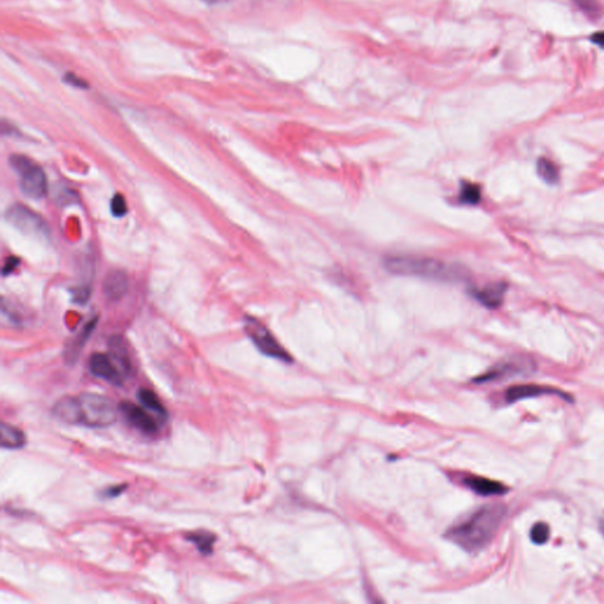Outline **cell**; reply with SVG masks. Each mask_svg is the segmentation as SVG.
Wrapping results in <instances>:
<instances>
[{
	"mask_svg": "<svg viewBox=\"0 0 604 604\" xmlns=\"http://www.w3.org/2000/svg\"><path fill=\"white\" fill-rule=\"evenodd\" d=\"M119 410L138 431L143 432L145 435H155L158 432L156 419L148 413L143 406L135 405L130 402H123L119 404Z\"/></svg>",
	"mask_w": 604,
	"mask_h": 604,
	"instance_id": "8",
	"label": "cell"
},
{
	"mask_svg": "<svg viewBox=\"0 0 604 604\" xmlns=\"http://www.w3.org/2000/svg\"><path fill=\"white\" fill-rule=\"evenodd\" d=\"M18 258H9L5 262L4 267H3V275L6 276V275H9L10 273H12L14 269H16V267L18 266Z\"/></svg>",
	"mask_w": 604,
	"mask_h": 604,
	"instance_id": "26",
	"label": "cell"
},
{
	"mask_svg": "<svg viewBox=\"0 0 604 604\" xmlns=\"http://www.w3.org/2000/svg\"><path fill=\"white\" fill-rule=\"evenodd\" d=\"M111 214L116 217H123L128 213L127 201L124 199V196L121 194L114 195L111 200L110 204Z\"/></svg>",
	"mask_w": 604,
	"mask_h": 604,
	"instance_id": "23",
	"label": "cell"
},
{
	"mask_svg": "<svg viewBox=\"0 0 604 604\" xmlns=\"http://www.w3.org/2000/svg\"><path fill=\"white\" fill-rule=\"evenodd\" d=\"M109 355L117 365L119 371L122 372L124 378H128L132 372V363H131L130 354L128 351L127 345L124 340L119 337H114L109 343Z\"/></svg>",
	"mask_w": 604,
	"mask_h": 604,
	"instance_id": "13",
	"label": "cell"
},
{
	"mask_svg": "<svg viewBox=\"0 0 604 604\" xmlns=\"http://www.w3.org/2000/svg\"><path fill=\"white\" fill-rule=\"evenodd\" d=\"M386 271L397 275L418 276L424 279L455 282L465 278V271L457 265L437 258L414 255H389L384 258Z\"/></svg>",
	"mask_w": 604,
	"mask_h": 604,
	"instance_id": "3",
	"label": "cell"
},
{
	"mask_svg": "<svg viewBox=\"0 0 604 604\" xmlns=\"http://www.w3.org/2000/svg\"><path fill=\"white\" fill-rule=\"evenodd\" d=\"M137 399L147 410L150 411L154 414H156L158 419L167 420V418H168V411L165 409V405L162 404L160 398L157 397L156 393L152 392V389L142 387L137 392Z\"/></svg>",
	"mask_w": 604,
	"mask_h": 604,
	"instance_id": "16",
	"label": "cell"
},
{
	"mask_svg": "<svg viewBox=\"0 0 604 604\" xmlns=\"http://www.w3.org/2000/svg\"><path fill=\"white\" fill-rule=\"evenodd\" d=\"M89 370L93 376L114 386H122L125 379L110 355L104 353H95L90 357Z\"/></svg>",
	"mask_w": 604,
	"mask_h": 604,
	"instance_id": "7",
	"label": "cell"
},
{
	"mask_svg": "<svg viewBox=\"0 0 604 604\" xmlns=\"http://www.w3.org/2000/svg\"><path fill=\"white\" fill-rule=\"evenodd\" d=\"M129 289V278L123 271L114 269L106 275L103 282V292L110 300H119Z\"/></svg>",
	"mask_w": 604,
	"mask_h": 604,
	"instance_id": "12",
	"label": "cell"
},
{
	"mask_svg": "<svg viewBox=\"0 0 604 604\" xmlns=\"http://www.w3.org/2000/svg\"><path fill=\"white\" fill-rule=\"evenodd\" d=\"M482 199V189L476 183L463 182L459 191V202L461 204L476 206Z\"/></svg>",
	"mask_w": 604,
	"mask_h": 604,
	"instance_id": "20",
	"label": "cell"
},
{
	"mask_svg": "<svg viewBox=\"0 0 604 604\" xmlns=\"http://www.w3.org/2000/svg\"><path fill=\"white\" fill-rule=\"evenodd\" d=\"M203 1H206L207 4H217L220 0H203Z\"/></svg>",
	"mask_w": 604,
	"mask_h": 604,
	"instance_id": "28",
	"label": "cell"
},
{
	"mask_svg": "<svg viewBox=\"0 0 604 604\" xmlns=\"http://www.w3.org/2000/svg\"><path fill=\"white\" fill-rule=\"evenodd\" d=\"M52 413L62 423L93 428L111 426L117 419L114 402L106 396L91 392L60 398Z\"/></svg>",
	"mask_w": 604,
	"mask_h": 604,
	"instance_id": "1",
	"label": "cell"
},
{
	"mask_svg": "<svg viewBox=\"0 0 604 604\" xmlns=\"http://www.w3.org/2000/svg\"><path fill=\"white\" fill-rule=\"evenodd\" d=\"M505 514L503 505H485L448 529L446 537L466 551L474 553L490 543Z\"/></svg>",
	"mask_w": 604,
	"mask_h": 604,
	"instance_id": "2",
	"label": "cell"
},
{
	"mask_svg": "<svg viewBox=\"0 0 604 604\" xmlns=\"http://www.w3.org/2000/svg\"><path fill=\"white\" fill-rule=\"evenodd\" d=\"M186 541L191 542L202 555H210L216 542L214 533L206 530H197L186 535Z\"/></svg>",
	"mask_w": 604,
	"mask_h": 604,
	"instance_id": "17",
	"label": "cell"
},
{
	"mask_svg": "<svg viewBox=\"0 0 604 604\" xmlns=\"http://www.w3.org/2000/svg\"><path fill=\"white\" fill-rule=\"evenodd\" d=\"M1 448L18 450L26 445V435L12 424L1 423Z\"/></svg>",
	"mask_w": 604,
	"mask_h": 604,
	"instance_id": "15",
	"label": "cell"
},
{
	"mask_svg": "<svg viewBox=\"0 0 604 604\" xmlns=\"http://www.w3.org/2000/svg\"><path fill=\"white\" fill-rule=\"evenodd\" d=\"M64 81L72 85V86H75V88H80V89H88L89 88V85L84 80H82L81 77L76 76L73 73H67L65 77H64Z\"/></svg>",
	"mask_w": 604,
	"mask_h": 604,
	"instance_id": "24",
	"label": "cell"
},
{
	"mask_svg": "<svg viewBox=\"0 0 604 604\" xmlns=\"http://www.w3.org/2000/svg\"><path fill=\"white\" fill-rule=\"evenodd\" d=\"M587 16L597 18L602 12L600 3L597 0H572Z\"/></svg>",
	"mask_w": 604,
	"mask_h": 604,
	"instance_id": "21",
	"label": "cell"
},
{
	"mask_svg": "<svg viewBox=\"0 0 604 604\" xmlns=\"http://www.w3.org/2000/svg\"><path fill=\"white\" fill-rule=\"evenodd\" d=\"M245 330L248 334V337L252 339L254 345L258 347V351L267 357L274 358V359L285 361V363L292 361V357L275 339L271 330H268L266 326L262 325L261 322H258L256 319L250 317H245Z\"/></svg>",
	"mask_w": 604,
	"mask_h": 604,
	"instance_id": "5",
	"label": "cell"
},
{
	"mask_svg": "<svg viewBox=\"0 0 604 604\" xmlns=\"http://www.w3.org/2000/svg\"><path fill=\"white\" fill-rule=\"evenodd\" d=\"M537 173L548 184H556L559 180L557 165L548 158L542 157L537 161Z\"/></svg>",
	"mask_w": 604,
	"mask_h": 604,
	"instance_id": "19",
	"label": "cell"
},
{
	"mask_svg": "<svg viewBox=\"0 0 604 604\" xmlns=\"http://www.w3.org/2000/svg\"><path fill=\"white\" fill-rule=\"evenodd\" d=\"M590 40L596 45H599V47L604 49V31L592 34V37H590Z\"/></svg>",
	"mask_w": 604,
	"mask_h": 604,
	"instance_id": "27",
	"label": "cell"
},
{
	"mask_svg": "<svg viewBox=\"0 0 604 604\" xmlns=\"http://www.w3.org/2000/svg\"><path fill=\"white\" fill-rule=\"evenodd\" d=\"M6 220L19 232L47 239L50 234L49 227L42 217L25 206L16 204L6 212Z\"/></svg>",
	"mask_w": 604,
	"mask_h": 604,
	"instance_id": "6",
	"label": "cell"
},
{
	"mask_svg": "<svg viewBox=\"0 0 604 604\" xmlns=\"http://www.w3.org/2000/svg\"><path fill=\"white\" fill-rule=\"evenodd\" d=\"M549 527L545 523H537L531 530V541L535 544H544L549 540Z\"/></svg>",
	"mask_w": 604,
	"mask_h": 604,
	"instance_id": "22",
	"label": "cell"
},
{
	"mask_svg": "<svg viewBox=\"0 0 604 604\" xmlns=\"http://www.w3.org/2000/svg\"><path fill=\"white\" fill-rule=\"evenodd\" d=\"M530 368V361L525 359H511L499 363L497 366L491 368L489 372L483 376H478L477 383H487V381L499 380L504 378L516 376L520 373L525 372Z\"/></svg>",
	"mask_w": 604,
	"mask_h": 604,
	"instance_id": "9",
	"label": "cell"
},
{
	"mask_svg": "<svg viewBox=\"0 0 604 604\" xmlns=\"http://www.w3.org/2000/svg\"><path fill=\"white\" fill-rule=\"evenodd\" d=\"M10 165L19 178L23 194L31 200H42L47 194V175L42 167L25 155H12Z\"/></svg>",
	"mask_w": 604,
	"mask_h": 604,
	"instance_id": "4",
	"label": "cell"
},
{
	"mask_svg": "<svg viewBox=\"0 0 604 604\" xmlns=\"http://www.w3.org/2000/svg\"><path fill=\"white\" fill-rule=\"evenodd\" d=\"M125 487H127V485L111 486V487L106 489V490L103 492V496L106 497V498H114V497H117V496H119L122 492H124Z\"/></svg>",
	"mask_w": 604,
	"mask_h": 604,
	"instance_id": "25",
	"label": "cell"
},
{
	"mask_svg": "<svg viewBox=\"0 0 604 604\" xmlns=\"http://www.w3.org/2000/svg\"><path fill=\"white\" fill-rule=\"evenodd\" d=\"M463 482L471 490L474 491L476 494H482V496H498V494H505L507 491L503 484L494 482L487 478L478 477V476H468L464 478Z\"/></svg>",
	"mask_w": 604,
	"mask_h": 604,
	"instance_id": "14",
	"label": "cell"
},
{
	"mask_svg": "<svg viewBox=\"0 0 604 604\" xmlns=\"http://www.w3.org/2000/svg\"><path fill=\"white\" fill-rule=\"evenodd\" d=\"M543 394H557L562 396L564 399H569L566 393L561 392L558 389L546 387V386H540V385H520V386H514L510 389H507L505 393V399L507 402H515L528 398L538 397Z\"/></svg>",
	"mask_w": 604,
	"mask_h": 604,
	"instance_id": "11",
	"label": "cell"
},
{
	"mask_svg": "<svg viewBox=\"0 0 604 604\" xmlns=\"http://www.w3.org/2000/svg\"><path fill=\"white\" fill-rule=\"evenodd\" d=\"M95 327H96V322L93 320V322H89L88 325L85 326L81 333L77 335L75 341L68 347L67 353H65V358H67L68 361H70V363H75V360H77V358H78V355L81 353L82 348L84 347L85 343L88 341V339L90 338V335L93 333V330H95Z\"/></svg>",
	"mask_w": 604,
	"mask_h": 604,
	"instance_id": "18",
	"label": "cell"
},
{
	"mask_svg": "<svg viewBox=\"0 0 604 604\" xmlns=\"http://www.w3.org/2000/svg\"><path fill=\"white\" fill-rule=\"evenodd\" d=\"M505 292L507 285L503 282L491 283L485 287H474L469 291L470 295L487 309H498L503 304Z\"/></svg>",
	"mask_w": 604,
	"mask_h": 604,
	"instance_id": "10",
	"label": "cell"
}]
</instances>
